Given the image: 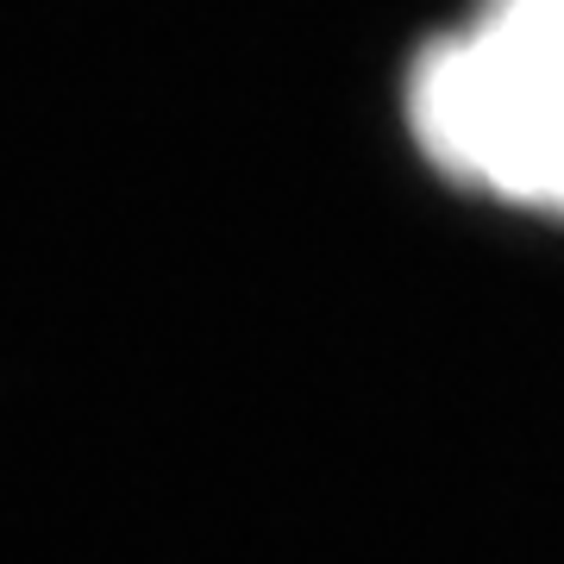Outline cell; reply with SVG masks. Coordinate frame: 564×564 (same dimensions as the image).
<instances>
[{"mask_svg": "<svg viewBox=\"0 0 564 564\" xmlns=\"http://www.w3.org/2000/svg\"><path fill=\"white\" fill-rule=\"evenodd\" d=\"M408 126L452 182L564 220V0H484L408 69Z\"/></svg>", "mask_w": 564, "mask_h": 564, "instance_id": "1", "label": "cell"}]
</instances>
